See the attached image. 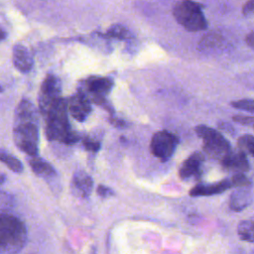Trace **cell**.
I'll return each instance as SVG.
<instances>
[{"mask_svg": "<svg viewBox=\"0 0 254 254\" xmlns=\"http://www.w3.org/2000/svg\"><path fill=\"white\" fill-rule=\"evenodd\" d=\"M237 145L243 153H248L250 156L254 155V138L251 134L241 136L237 141Z\"/></svg>", "mask_w": 254, "mask_h": 254, "instance_id": "cell-21", "label": "cell"}, {"mask_svg": "<svg viewBox=\"0 0 254 254\" xmlns=\"http://www.w3.org/2000/svg\"><path fill=\"white\" fill-rule=\"evenodd\" d=\"M29 164L32 171L37 176H40L43 178H52L56 175V171L52 167V165L47 161H45L44 159L39 158L38 156L31 157V159H29Z\"/></svg>", "mask_w": 254, "mask_h": 254, "instance_id": "cell-16", "label": "cell"}, {"mask_svg": "<svg viewBox=\"0 0 254 254\" xmlns=\"http://www.w3.org/2000/svg\"><path fill=\"white\" fill-rule=\"evenodd\" d=\"M66 107L71 116L79 122L84 121L91 111V105L88 97L81 90H78L76 93L71 95L68 101H66Z\"/></svg>", "mask_w": 254, "mask_h": 254, "instance_id": "cell-9", "label": "cell"}, {"mask_svg": "<svg viewBox=\"0 0 254 254\" xmlns=\"http://www.w3.org/2000/svg\"><path fill=\"white\" fill-rule=\"evenodd\" d=\"M233 121L236 123H239L244 126H249L252 127L254 123V118L252 116H245V115H234L233 116Z\"/></svg>", "mask_w": 254, "mask_h": 254, "instance_id": "cell-24", "label": "cell"}, {"mask_svg": "<svg viewBox=\"0 0 254 254\" xmlns=\"http://www.w3.org/2000/svg\"><path fill=\"white\" fill-rule=\"evenodd\" d=\"M112 86V79L103 76H91L88 77L85 81V88L91 100L94 103L103 106L104 108H107V101L105 96L110 92Z\"/></svg>", "mask_w": 254, "mask_h": 254, "instance_id": "cell-8", "label": "cell"}, {"mask_svg": "<svg viewBox=\"0 0 254 254\" xmlns=\"http://www.w3.org/2000/svg\"><path fill=\"white\" fill-rule=\"evenodd\" d=\"M218 126H219L220 129H222V130H224V131H226V132H228V133H230V132L233 133V132H234L232 126H231L230 124L226 123V122H219V123H218Z\"/></svg>", "mask_w": 254, "mask_h": 254, "instance_id": "cell-28", "label": "cell"}, {"mask_svg": "<svg viewBox=\"0 0 254 254\" xmlns=\"http://www.w3.org/2000/svg\"><path fill=\"white\" fill-rule=\"evenodd\" d=\"M46 121V136L50 141L73 144L78 140L67 119L66 100L60 97L42 113Z\"/></svg>", "mask_w": 254, "mask_h": 254, "instance_id": "cell-2", "label": "cell"}, {"mask_svg": "<svg viewBox=\"0 0 254 254\" xmlns=\"http://www.w3.org/2000/svg\"><path fill=\"white\" fill-rule=\"evenodd\" d=\"M221 165L224 169L237 173H245L250 170V164L247 156L242 151L229 152L222 160Z\"/></svg>", "mask_w": 254, "mask_h": 254, "instance_id": "cell-11", "label": "cell"}, {"mask_svg": "<svg viewBox=\"0 0 254 254\" xmlns=\"http://www.w3.org/2000/svg\"><path fill=\"white\" fill-rule=\"evenodd\" d=\"M237 233L241 240L253 243L254 241V224L252 219L242 220L237 226Z\"/></svg>", "mask_w": 254, "mask_h": 254, "instance_id": "cell-18", "label": "cell"}, {"mask_svg": "<svg viewBox=\"0 0 254 254\" xmlns=\"http://www.w3.org/2000/svg\"><path fill=\"white\" fill-rule=\"evenodd\" d=\"M6 37H7L6 31L0 26V41H1V40H4Z\"/></svg>", "mask_w": 254, "mask_h": 254, "instance_id": "cell-31", "label": "cell"}, {"mask_svg": "<svg viewBox=\"0 0 254 254\" xmlns=\"http://www.w3.org/2000/svg\"><path fill=\"white\" fill-rule=\"evenodd\" d=\"M254 12V1H248L247 3L244 4L242 8V13L244 16H250Z\"/></svg>", "mask_w": 254, "mask_h": 254, "instance_id": "cell-27", "label": "cell"}, {"mask_svg": "<svg viewBox=\"0 0 254 254\" xmlns=\"http://www.w3.org/2000/svg\"><path fill=\"white\" fill-rule=\"evenodd\" d=\"M4 181H5V176H3L2 174H0V185L3 184Z\"/></svg>", "mask_w": 254, "mask_h": 254, "instance_id": "cell-32", "label": "cell"}, {"mask_svg": "<svg viewBox=\"0 0 254 254\" xmlns=\"http://www.w3.org/2000/svg\"><path fill=\"white\" fill-rule=\"evenodd\" d=\"M246 43L249 45V47L250 48H254V32L253 31H251L248 35H247V37H246Z\"/></svg>", "mask_w": 254, "mask_h": 254, "instance_id": "cell-29", "label": "cell"}, {"mask_svg": "<svg viewBox=\"0 0 254 254\" xmlns=\"http://www.w3.org/2000/svg\"><path fill=\"white\" fill-rule=\"evenodd\" d=\"M82 144L84 146V148L88 151H93L96 152L100 149V143L95 141V140H91L89 138H85L82 140Z\"/></svg>", "mask_w": 254, "mask_h": 254, "instance_id": "cell-25", "label": "cell"}, {"mask_svg": "<svg viewBox=\"0 0 254 254\" xmlns=\"http://www.w3.org/2000/svg\"><path fill=\"white\" fill-rule=\"evenodd\" d=\"M173 14L177 22L190 32L202 31L207 27V22L202 14L201 6L196 2H178L173 8Z\"/></svg>", "mask_w": 254, "mask_h": 254, "instance_id": "cell-4", "label": "cell"}, {"mask_svg": "<svg viewBox=\"0 0 254 254\" xmlns=\"http://www.w3.org/2000/svg\"><path fill=\"white\" fill-rule=\"evenodd\" d=\"M178 142V137L173 133L167 130L158 131L151 140V153L161 161H167L175 153Z\"/></svg>", "mask_w": 254, "mask_h": 254, "instance_id": "cell-6", "label": "cell"}, {"mask_svg": "<svg viewBox=\"0 0 254 254\" xmlns=\"http://www.w3.org/2000/svg\"><path fill=\"white\" fill-rule=\"evenodd\" d=\"M28 232L24 222L12 214H0V254H15L26 244Z\"/></svg>", "mask_w": 254, "mask_h": 254, "instance_id": "cell-3", "label": "cell"}, {"mask_svg": "<svg viewBox=\"0 0 254 254\" xmlns=\"http://www.w3.org/2000/svg\"><path fill=\"white\" fill-rule=\"evenodd\" d=\"M13 64L21 72H29L34 64L33 57L28 48L22 44H16L13 47Z\"/></svg>", "mask_w": 254, "mask_h": 254, "instance_id": "cell-13", "label": "cell"}, {"mask_svg": "<svg viewBox=\"0 0 254 254\" xmlns=\"http://www.w3.org/2000/svg\"><path fill=\"white\" fill-rule=\"evenodd\" d=\"M104 37L114 38V39H119V40H128V39L133 38L130 31H128L124 26L119 25V24L113 25L112 27H110L107 30Z\"/></svg>", "mask_w": 254, "mask_h": 254, "instance_id": "cell-20", "label": "cell"}, {"mask_svg": "<svg viewBox=\"0 0 254 254\" xmlns=\"http://www.w3.org/2000/svg\"><path fill=\"white\" fill-rule=\"evenodd\" d=\"M253 200L251 186L238 188L234 190L229 199V207L233 211H241L251 204Z\"/></svg>", "mask_w": 254, "mask_h": 254, "instance_id": "cell-14", "label": "cell"}, {"mask_svg": "<svg viewBox=\"0 0 254 254\" xmlns=\"http://www.w3.org/2000/svg\"><path fill=\"white\" fill-rule=\"evenodd\" d=\"M110 122H111L113 125H115L116 127H122V126L125 125L124 121H122V120H120V119H117V118H110Z\"/></svg>", "mask_w": 254, "mask_h": 254, "instance_id": "cell-30", "label": "cell"}, {"mask_svg": "<svg viewBox=\"0 0 254 254\" xmlns=\"http://www.w3.org/2000/svg\"><path fill=\"white\" fill-rule=\"evenodd\" d=\"M222 39L216 34H208L202 38L198 45V49L202 52H207L220 47Z\"/></svg>", "mask_w": 254, "mask_h": 254, "instance_id": "cell-19", "label": "cell"}, {"mask_svg": "<svg viewBox=\"0 0 254 254\" xmlns=\"http://www.w3.org/2000/svg\"><path fill=\"white\" fill-rule=\"evenodd\" d=\"M93 189L91 177L83 171L76 172L71 180V191L75 196L87 197Z\"/></svg>", "mask_w": 254, "mask_h": 254, "instance_id": "cell-12", "label": "cell"}, {"mask_svg": "<svg viewBox=\"0 0 254 254\" xmlns=\"http://www.w3.org/2000/svg\"><path fill=\"white\" fill-rule=\"evenodd\" d=\"M230 183H231L232 187H238V188L250 187L251 186V181L242 173L235 174L232 177V179L230 180Z\"/></svg>", "mask_w": 254, "mask_h": 254, "instance_id": "cell-23", "label": "cell"}, {"mask_svg": "<svg viewBox=\"0 0 254 254\" xmlns=\"http://www.w3.org/2000/svg\"><path fill=\"white\" fill-rule=\"evenodd\" d=\"M231 105L234 108H237V109L249 111L251 113L254 112V101L251 98H246V99L233 101V102H231Z\"/></svg>", "mask_w": 254, "mask_h": 254, "instance_id": "cell-22", "label": "cell"}, {"mask_svg": "<svg viewBox=\"0 0 254 254\" xmlns=\"http://www.w3.org/2000/svg\"><path fill=\"white\" fill-rule=\"evenodd\" d=\"M232 187L230 180H224L217 184H209V185H202L198 184L193 187L190 190V195L191 196H205V195H213L218 194Z\"/></svg>", "mask_w": 254, "mask_h": 254, "instance_id": "cell-15", "label": "cell"}, {"mask_svg": "<svg viewBox=\"0 0 254 254\" xmlns=\"http://www.w3.org/2000/svg\"><path fill=\"white\" fill-rule=\"evenodd\" d=\"M96 191L101 197H108V196L113 195V193H114L110 188L103 186V185H99L96 189Z\"/></svg>", "mask_w": 254, "mask_h": 254, "instance_id": "cell-26", "label": "cell"}, {"mask_svg": "<svg viewBox=\"0 0 254 254\" xmlns=\"http://www.w3.org/2000/svg\"><path fill=\"white\" fill-rule=\"evenodd\" d=\"M0 162L5 164L7 166V168L10 169L11 171H13L14 173L20 174L24 170L23 164L21 163V161L19 159H17L15 156L8 153L7 151L1 150V149H0Z\"/></svg>", "mask_w": 254, "mask_h": 254, "instance_id": "cell-17", "label": "cell"}, {"mask_svg": "<svg viewBox=\"0 0 254 254\" xmlns=\"http://www.w3.org/2000/svg\"><path fill=\"white\" fill-rule=\"evenodd\" d=\"M62 93V83L58 76L48 74L42 82L39 95V108L41 113H44L47 108L59 99Z\"/></svg>", "mask_w": 254, "mask_h": 254, "instance_id": "cell-7", "label": "cell"}, {"mask_svg": "<svg viewBox=\"0 0 254 254\" xmlns=\"http://www.w3.org/2000/svg\"><path fill=\"white\" fill-rule=\"evenodd\" d=\"M195 133L203 141V150L211 158L220 161L231 151L229 142L215 129L206 125H198L194 128Z\"/></svg>", "mask_w": 254, "mask_h": 254, "instance_id": "cell-5", "label": "cell"}, {"mask_svg": "<svg viewBox=\"0 0 254 254\" xmlns=\"http://www.w3.org/2000/svg\"><path fill=\"white\" fill-rule=\"evenodd\" d=\"M203 155L199 152H195L190 155L180 168V177L183 180L197 179L201 174V165L203 162Z\"/></svg>", "mask_w": 254, "mask_h": 254, "instance_id": "cell-10", "label": "cell"}, {"mask_svg": "<svg viewBox=\"0 0 254 254\" xmlns=\"http://www.w3.org/2000/svg\"><path fill=\"white\" fill-rule=\"evenodd\" d=\"M15 145L31 157H36L39 150L38 114L34 104L22 99L15 109L13 123Z\"/></svg>", "mask_w": 254, "mask_h": 254, "instance_id": "cell-1", "label": "cell"}]
</instances>
